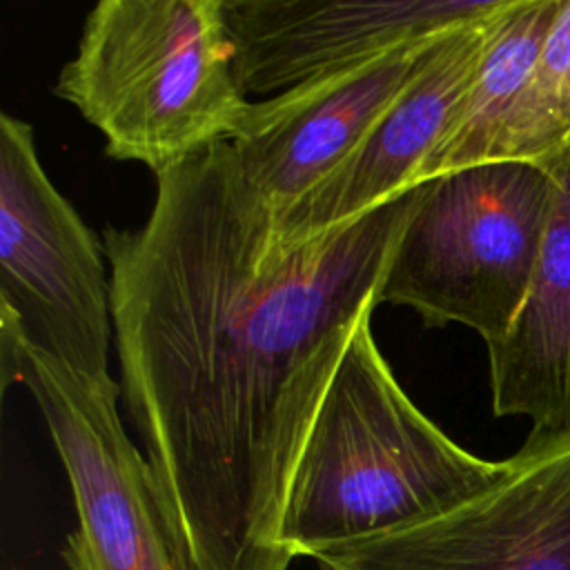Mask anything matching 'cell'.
<instances>
[{
    "label": "cell",
    "instance_id": "6da1fadb",
    "mask_svg": "<svg viewBox=\"0 0 570 570\" xmlns=\"http://www.w3.org/2000/svg\"><path fill=\"white\" fill-rule=\"evenodd\" d=\"M421 191L276 247L218 140L156 176L138 229L105 232L120 390L180 570L289 568L298 454Z\"/></svg>",
    "mask_w": 570,
    "mask_h": 570
},
{
    "label": "cell",
    "instance_id": "7a4b0ae2",
    "mask_svg": "<svg viewBox=\"0 0 570 570\" xmlns=\"http://www.w3.org/2000/svg\"><path fill=\"white\" fill-rule=\"evenodd\" d=\"M505 470L452 441L399 385L374 334L356 325L298 454L281 525L285 550L316 559L432 519Z\"/></svg>",
    "mask_w": 570,
    "mask_h": 570
},
{
    "label": "cell",
    "instance_id": "3957f363",
    "mask_svg": "<svg viewBox=\"0 0 570 570\" xmlns=\"http://www.w3.org/2000/svg\"><path fill=\"white\" fill-rule=\"evenodd\" d=\"M53 94L105 136V154L156 176L229 140L249 100L223 0H100Z\"/></svg>",
    "mask_w": 570,
    "mask_h": 570
},
{
    "label": "cell",
    "instance_id": "277c9868",
    "mask_svg": "<svg viewBox=\"0 0 570 570\" xmlns=\"http://www.w3.org/2000/svg\"><path fill=\"white\" fill-rule=\"evenodd\" d=\"M554 198L539 163L490 160L423 183L383 274L376 305L425 325L459 323L499 343L530 294Z\"/></svg>",
    "mask_w": 570,
    "mask_h": 570
},
{
    "label": "cell",
    "instance_id": "5b68a950",
    "mask_svg": "<svg viewBox=\"0 0 570 570\" xmlns=\"http://www.w3.org/2000/svg\"><path fill=\"white\" fill-rule=\"evenodd\" d=\"M2 390L22 383L36 399L76 501L69 570H180L158 488L127 436L120 383L98 385L36 347L0 305Z\"/></svg>",
    "mask_w": 570,
    "mask_h": 570
},
{
    "label": "cell",
    "instance_id": "8992f818",
    "mask_svg": "<svg viewBox=\"0 0 570 570\" xmlns=\"http://www.w3.org/2000/svg\"><path fill=\"white\" fill-rule=\"evenodd\" d=\"M102 252L45 174L33 127L2 114L0 305L36 347L85 379L111 385V283Z\"/></svg>",
    "mask_w": 570,
    "mask_h": 570
},
{
    "label": "cell",
    "instance_id": "52a82bcc",
    "mask_svg": "<svg viewBox=\"0 0 570 570\" xmlns=\"http://www.w3.org/2000/svg\"><path fill=\"white\" fill-rule=\"evenodd\" d=\"M323 570H570V425L530 432L456 508L314 559Z\"/></svg>",
    "mask_w": 570,
    "mask_h": 570
},
{
    "label": "cell",
    "instance_id": "ba28073f",
    "mask_svg": "<svg viewBox=\"0 0 570 570\" xmlns=\"http://www.w3.org/2000/svg\"><path fill=\"white\" fill-rule=\"evenodd\" d=\"M508 4L510 0L485 18L445 31L432 45L347 160L272 220L276 247H294L419 185L423 167L459 120Z\"/></svg>",
    "mask_w": 570,
    "mask_h": 570
},
{
    "label": "cell",
    "instance_id": "9c48e42d",
    "mask_svg": "<svg viewBox=\"0 0 570 570\" xmlns=\"http://www.w3.org/2000/svg\"><path fill=\"white\" fill-rule=\"evenodd\" d=\"M443 33L247 105L229 142L243 178L274 218L347 160Z\"/></svg>",
    "mask_w": 570,
    "mask_h": 570
},
{
    "label": "cell",
    "instance_id": "30bf717a",
    "mask_svg": "<svg viewBox=\"0 0 570 570\" xmlns=\"http://www.w3.org/2000/svg\"><path fill=\"white\" fill-rule=\"evenodd\" d=\"M505 0H223L245 98H272L412 40L501 9Z\"/></svg>",
    "mask_w": 570,
    "mask_h": 570
},
{
    "label": "cell",
    "instance_id": "8fae6325",
    "mask_svg": "<svg viewBox=\"0 0 570 570\" xmlns=\"http://www.w3.org/2000/svg\"><path fill=\"white\" fill-rule=\"evenodd\" d=\"M554 198L530 294L510 332L488 345L494 416L532 432L570 425V145L543 165Z\"/></svg>",
    "mask_w": 570,
    "mask_h": 570
},
{
    "label": "cell",
    "instance_id": "7c38bea8",
    "mask_svg": "<svg viewBox=\"0 0 570 570\" xmlns=\"http://www.w3.org/2000/svg\"><path fill=\"white\" fill-rule=\"evenodd\" d=\"M557 7L559 0H510L492 31L459 120L423 167L419 183L492 160L532 78Z\"/></svg>",
    "mask_w": 570,
    "mask_h": 570
},
{
    "label": "cell",
    "instance_id": "4fadbf2b",
    "mask_svg": "<svg viewBox=\"0 0 570 570\" xmlns=\"http://www.w3.org/2000/svg\"><path fill=\"white\" fill-rule=\"evenodd\" d=\"M570 145V0H559L532 78L492 160L546 165Z\"/></svg>",
    "mask_w": 570,
    "mask_h": 570
}]
</instances>
